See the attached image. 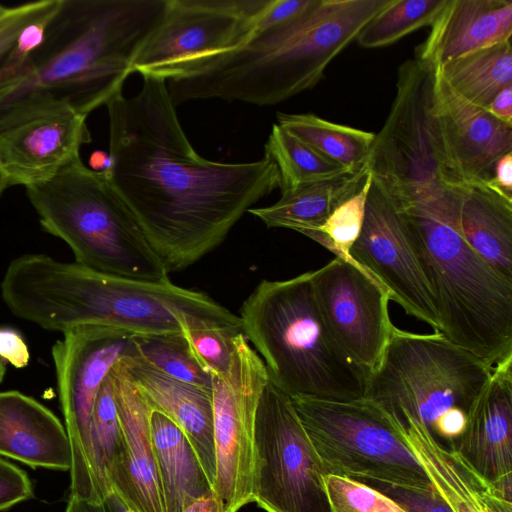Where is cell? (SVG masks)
I'll return each instance as SVG.
<instances>
[{"mask_svg": "<svg viewBox=\"0 0 512 512\" xmlns=\"http://www.w3.org/2000/svg\"><path fill=\"white\" fill-rule=\"evenodd\" d=\"M109 178L168 272L216 248L260 199L279 186L274 161L226 163L200 156L188 140L166 81L143 77L131 97L106 105Z\"/></svg>", "mask_w": 512, "mask_h": 512, "instance_id": "1", "label": "cell"}, {"mask_svg": "<svg viewBox=\"0 0 512 512\" xmlns=\"http://www.w3.org/2000/svg\"><path fill=\"white\" fill-rule=\"evenodd\" d=\"M0 291L12 314L49 331L104 326L131 336L182 334L184 321L242 329L239 316L205 293L170 280L109 275L41 253L13 259Z\"/></svg>", "mask_w": 512, "mask_h": 512, "instance_id": "2", "label": "cell"}, {"mask_svg": "<svg viewBox=\"0 0 512 512\" xmlns=\"http://www.w3.org/2000/svg\"><path fill=\"white\" fill-rule=\"evenodd\" d=\"M396 211L433 296L440 333L492 367L511 357L512 280L463 238L456 186Z\"/></svg>", "mask_w": 512, "mask_h": 512, "instance_id": "3", "label": "cell"}, {"mask_svg": "<svg viewBox=\"0 0 512 512\" xmlns=\"http://www.w3.org/2000/svg\"><path fill=\"white\" fill-rule=\"evenodd\" d=\"M128 47L119 25L80 0H59L41 42L0 85V129L61 109L87 117L123 93Z\"/></svg>", "mask_w": 512, "mask_h": 512, "instance_id": "4", "label": "cell"}, {"mask_svg": "<svg viewBox=\"0 0 512 512\" xmlns=\"http://www.w3.org/2000/svg\"><path fill=\"white\" fill-rule=\"evenodd\" d=\"M312 271L262 280L243 302L242 333L269 380L293 397L349 402L364 398L369 373L340 349L317 308Z\"/></svg>", "mask_w": 512, "mask_h": 512, "instance_id": "5", "label": "cell"}, {"mask_svg": "<svg viewBox=\"0 0 512 512\" xmlns=\"http://www.w3.org/2000/svg\"><path fill=\"white\" fill-rule=\"evenodd\" d=\"M25 189L42 228L69 246L76 263L129 279L170 280L107 171H94L79 159Z\"/></svg>", "mask_w": 512, "mask_h": 512, "instance_id": "6", "label": "cell"}, {"mask_svg": "<svg viewBox=\"0 0 512 512\" xmlns=\"http://www.w3.org/2000/svg\"><path fill=\"white\" fill-rule=\"evenodd\" d=\"M492 366L442 333L418 334L393 326L364 398L393 418H411L453 443L488 384Z\"/></svg>", "mask_w": 512, "mask_h": 512, "instance_id": "7", "label": "cell"}, {"mask_svg": "<svg viewBox=\"0 0 512 512\" xmlns=\"http://www.w3.org/2000/svg\"><path fill=\"white\" fill-rule=\"evenodd\" d=\"M435 69L415 56L400 65L395 98L370 147L372 181L396 210L457 186L433 113Z\"/></svg>", "mask_w": 512, "mask_h": 512, "instance_id": "8", "label": "cell"}, {"mask_svg": "<svg viewBox=\"0 0 512 512\" xmlns=\"http://www.w3.org/2000/svg\"><path fill=\"white\" fill-rule=\"evenodd\" d=\"M291 399L326 474L434 489L404 437L375 403Z\"/></svg>", "mask_w": 512, "mask_h": 512, "instance_id": "9", "label": "cell"}, {"mask_svg": "<svg viewBox=\"0 0 512 512\" xmlns=\"http://www.w3.org/2000/svg\"><path fill=\"white\" fill-rule=\"evenodd\" d=\"M135 353L131 335L104 326L69 329L51 349L71 450L70 495L92 505L101 506L108 498L92 443L96 397L115 363Z\"/></svg>", "mask_w": 512, "mask_h": 512, "instance_id": "10", "label": "cell"}, {"mask_svg": "<svg viewBox=\"0 0 512 512\" xmlns=\"http://www.w3.org/2000/svg\"><path fill=\"white\" fill-rule=\"evenodd\" d=\"M291 397L269 380L257 408L252 502L266 512H336Z\"/></svg>", "mask_w": 512, "mask_h": 512, "instance_id": "11", "label": "cell"}, {"mask_svg": "<svg viewBox=\"0 0 512 512\" xmlns=\"http://www.w3.org/2000/svg\"><path fill=\"white\" fill-rule=\"evenodd\" d=\"M269 382L267 369L243 333L237 335L226 373L212 376L216 481L223 512L252 502L257 408Z\"/></svg>", "mask_w": 512, "mask_h": 512, "instance_id": "12", "label": "cell"}, {"mask_svg": "<svg viewBox=\"0 0 512 512\" xmlns=\"http://www.w3.org/2000/svg\"><path fill=\"white\" fill-rule=\"evenodd\" d=\"M270 0H166L158 25L133 61L134 73L154 77L174 65L233 50L254 34Z\"/></svg>", "mask_w": 512, "mask_h": 512, "instance_id": "13", "label": "cell"}, {"mask_svg": "<svg viewBox=\"0 0 512 512\" xmlns=\"http://www.w3.org/2000/svg\"><path fill=\"white\" fill-rule=\"evenodd\" d=\"M321 317L343 353L370 373L381 361L392 332L386 289L352 261L335 257L312 271Z\"/></svg>", "mask_w": 512, "mask_h": 512, "instance_id": "14", "label": "cell"}, {"mask_svg": "<svg viewBox=\"0 0 512 512\" xmlns=\"http://www.w3.org/2000/svg\"><path fill=\"white\" fill-rule=\"evenodd\" d=\"M351 261L372 275L406 314L441 332L433 296L404 235L397 211L373 183Z\"/></svg>", "mask_w": 512, "mask_h": 512, "instance_id": "15", "label": "cell"}, {"mask_svg": "<svg viewBox=\"0 0 512 512\" xmlns=\"http://www.w3.org/2000/svg\"><path fill=\"white\" fill-rule=\"evenodd\" d=\"M86 118L61 109L1 128L0 171L9 186L46 182L81 159V147L92 140Z\"/></svg>", "mask_w": 512, "mask_h": 512, "instance_id": "16", "label": "cell"}, {"mask_svg": "<svg viewBox=\"0 0 512 512\" xmlns=\"http://www.w3.org/2000/svg\"><path fill=\"white\" fill-rule=\"evenodd\" d=\"M433 113L446 167L456 183L487 180L512 152V126L456 93L435 69Z\"/></svg>", "mask_w": 512, "mask_h": 512, "instance_id": "17", "label": "cell"}, {"mask_svg": "<svg viewBox=\"0 0 512 512\" xmlns=\"http://www.w3.org/2000/svg\"><path fill=\"white\" fill-rule=\"evenodd\" d=\"M451 447L494 488L512 489V356L494 366L463 433Z\"/></svg>", "mask_w": 512, "mask_h": 512, "instance_id": "18", "label": "cell"}, {"mask_svg": "<svg viewBox=\"0 0 512 512\" xmlns=\"http://www.w3.org/2000/svg\"><path fill=\"white\" fill-rule=\"evenodd\" d=\"M114 396L124 437L123 478L111 496L123 509L166 512L151 434V406L120 359L112 367Z\"/></svg>", "mask_w": 512, "mask_h": 512, "instance_id": "19", "label": "cell"}, {"mask_svg": "<svg viewBox=\"0 0 512 512\" xmlns=\"http://www.w3.org/2000/svg\"><path fill=\"white\" fill-rule=\"evenodd\" d=\"M153 410L172 420L194 449L210 482L216 481L212 390L168 377L134 355L120 358Z\"/></svg>", "mask_w": 512, "mask_h": 512, "instance_id": "20", "label": "cell"}, {"mask_svg": "<svg viewBox=\"0 0 512 512\" xmlns=\"http://www.w3.org/2000/svg\"><path fill=\"white\" fill-rule=\"evenodd\" d=\"M511 35V0H446L415 57L437 68Z\"/></svg>", "mask_w": 512, "mask_h": 512, "instance_id": "21", "label": "cell"}, {"mask_svg": "<svg viewBox=\"0 0 512 512\" xmlns=\"http://www.w3.org/2000/svg\"><path fill=\"white\" fill-rule=\"evenodd\" d=\"M0 455L34 468H71L69 439L61 421L16 390L0 391Z\"/></svg>", "mask_w": 512, "mask_h": 512, "instance_id": "22", "label": "cell"}, {"mask_svg": "<svg viewBox=\"0 0 512 512\" xmlns=\"http://www.w3.org/2000/svg\"><path fill=\"white\" fill-rule=\"evenodd\" d=\"M456 190L463 238L498 274L512 280V200L484 180L461 183Z\"/></svg>", "mask_w": 512, "mask_h": 512, "instance_id": "23", "label": "cell"}, {"mask_svg": "<svg viewBox=\"0 0 512 512\" xmlns=\"http://www.w3.org/2000/svg\"><path fill=\"white\" fill-rule=\"evenodd\" d=\"M388 417L421 463L435 490L453 512H485L480 497L484 480L453 449L444 447L416 420Z\"/></svg>", "mask_w": 512, "mask_h": 512, "instance_id": "24", "label": "cell"}, {"mask_svg": "<svg viewBox=\"0 0 512 512\" xmlns=\"http://www.w3.org/2000/svg\"><path fill=\"white\" fill-rule=\"evenodd\" d=\"M368 175L365 165L330 179L282 191L274 204L251 208L248 212L268 228H287L305 235L320 227L341 203L358 192Z\"/></svg>", "mask_w": 512, "mask_h": 512, "instance_id": "25", "label": "cell"}, {"mask_svg": "<svg viewBox=\"0 0 512 512\" xmlns=\"http://www.w3.org/2000/svg\"><path fill=\"white\" fill-rule=\"evenodd\" d=\"M152 440L166 512H182L213 492L203 467L182 430L166 415L150 414Z\"/></svg>", "mask_w": 512, "mask_h": 512, "instance_id": "26", "label": "cell"}, {"mask_svg": "<svg viewBox=\"0 0 512 512\" xmlns=\"http://www.w3.org/2000/svg\"><path fill=\"white\" fill-rule=\"evenodd\" d=\"M436 70L461 97L485 108L501 90L512 86L511 40L455 58Z\"/></svg>", "mask_w": 512, "mask_h": 512, "instance_id": "27", "label": "cell"}, {"mask_svg": "<svg viewBox=\"0 0 512 512\" xmlns=\"http://www.w3.org/2000/svg\"><path fill=\"white\" fill-rule=\"evenodd\" d=\"M277 124L323 156L349 170L367 165L375 134L311 113H277Z\"/></svg>", "mask_w": 512, "mask_h": 512, "instance_id": "28", "label": "cell"}, {"mask_svg": "<svg viewBox=\"0 0 512 512\" xmlns=\"http://www.w3.org/2000/svg\"><path fill=\"white\" fill-rule=\"evenodd\" d=\"M264 148V155L277 167L281 192L351 171L318 153L277 123L273 124Z\"/></svg>", "mask_w": 512, "mask_h": 512, "instance_id": "29", "label": "cell"}, {"mask_svg": "<svg viewBox=\"0 0 512 512\" xmlns=\"http://www.w3.org/2000/svg\"><path fill=\"white\" fill-rule=\"evenodd\" d=\"M92 443L99 475L109 499L121 485L124 468V437L111 373L103 381L96 397Z\"/></svg>", "mask_w": 512, "mask_h": 512, "instance_id": "30", "label": "cell"}, {"mask_svg": "<svg viewBox=\"0 0 512 512\" xmlns=\"http://www.w3.org/2000/svg\"><path fill=\"white\" fill-rule=\"evenodd\" d=\"M446 0H392L360 30L355 40L363 48L391 45L416 30L431 26Z\"/></svg>", "mask_w": 512, "mask_h": 512, "instance_id": "31", "label": "cell"}, {"mask_svg": "<svg viewBox=\"0 0 512 512\" xmlns=\"http://www.w3.org/2000/svg\"><path fill=\"white\" fill-rule=\"evenodd\" d=\"M135 355L175 380L212 390V377L195 359L182 334L132 336Z\"/></svg>", "mask_w": 512, "mask_h": 512, "instance_id": "32", "label": "cell"}, {"mask_svg": "<svg viewBox=\"0 0 512 512\" xmlns=\"http://www.w3.org/2000/svg\"><path fill=\"white\" fill-rule=\"evenodd\" d=\"M371 185L372 177L369 172L358 192L341 203L320 227L304 236L319 243L335 257L351 261L350 251L364 224Z\"/></svg>", "mask_w": 512, "mask_h": 512, "instance_id": "33", "label": "cell"}, {"mask_svg": "<svg viewBox=\"0 0 512 512\" xmlns=\"http://www.w3.org/2000/svg\"><path fill=\"white\" fill-rule=\"evenodd\" d=\"M195 359L211 375H222L228 370L235 339L242 329L219 325H181Z\"/></svg>", "mask_w": 512, "mask_h": 512, "instance_id": "34", "label": "cell"}, {"mask_svg": "<svg viewBox=\"0 0 512 512\" xmlns=\"http://www.w3.org/2000/svg\"><path fill=\"white\" fill-rule=\"evenodd\" d=\"M325 483L336 512H404L393 500L356 479L326 474Z\"/></svg>", "mask_w": 512, "mask_h": 512, "instance_id": "35", "label": "cell"}, {"mask_svg": "<svg viewBox=\"0 0 512 512\" xmlns=\"http://www.w3.org/2000/svg\"><path fill=\"white\" fill-rule=\"evenodd\" d=\"M59 0L34 1L7 7L0 16V69L12 56L23 30L53 13Z\"/></svg>", "mask_w": 512, "mask_h": 512, "instance_id": "36", "label": "cell"}, {"mask_svg": "<svg viewBox=\"0 0 512 512\" xmlns=\"http://www.w3.org/2000/svg\"><path fill=\"white\" fill-rule=\"evenodd\" d=\"M393 500L404 512H453L434 489H417L371 479H356Z\"/></svg>", "mask_w": 512, "mask_h": 512, "instance_id": "37", "label": "cell"}, {"mask_svg": "<svg viewBox=\"0 0 512 512\" xmlns=\"http://www.w3.org/2000/svg\"><path fill=\"white\" fill-rule=\"evenodd\" d=\"M33 496L32 483L27 474L0 458V512Z\"/></svg>", "mask_w": 512, "mask_h": 512, "instance_id": "38", "label": "cell"}, {"mask_svg": "<svg viewBox=\"0 0 512 512\" xmlns=\"http://www.w3.org/2000/svg\"><path fill=\"white\" fill-rule=\"evenodd\" d=\"M311 0H270L260 16L255 31H262L282 25L304 11Z\"/></svg>", "mask_w": 512, "mask_h": 512, "instance_id": "39", "label": "cell"}, {"mask_svg": "<svg viewBox=\"0 0 512 512\" xmlns=\"http://www.w3.org/2000/svg\"><path fill=\"white\" fill-rule=\"evenodd\" d=\"M0 357L15 368H24L30 360L28 346L21 333L11 327H0Z\"/></svg>", "mask_w": 512, "mask_h": 512, "instance_id": "40", "label": "cell"}, {"mask_svg": "<svg viewBox=\"0 0 512 512\" xmlns=\"http://www.w3.org/2000/svg\"><path fill=\"white\" fill-rule=\"evenodd\" d=\"M485 183L503 197L512 200V152L500 157L494 165L492 176Z\"/></svg>", "mask_w": 512, "mask_h": 512, "instance_id": "41", "label": "cell"}, {"mask_svg": "<svg viewBox=\"0 0 512 512\" xmlns=\"http://www.w3.org/2000/svg\"><path fill=\"white\" fill-rule=\"evenodd\" d=\"M485 109L498 120L512 126V86L501 90Z\"/></svg>", "mask_w": 512, "mask_h": 512, "instance_id": "42", "label": "cell"}, {"mask_svg": "<svg viewBox=\"0 0 512 512\" xmlns=\"http://www.w3.org/2000/svg\"><path fill=\"white\" fill-rule=\"evenodd\" d=\"M481 502L485 512H512V501L501 496L495 488L483 482L480 489Z\"/></svg>", "mask_w": 512, "mask_h": 512, "instance_id": "43", "label": "cell"}, {"mask_svg": "<svg viewBox=\"0 0 512 512\" xmlns=\"http://www.w3.org/2000/svg\"><path fill=\"white\" fill-rule=\"evenodd\" d=\"M182 512H223V508L216 494L210 492L192 502Z\"/></svg>", "mask_w": 512, "mask_h": 512, "instance_id": "44", "label": "cell"}, {"mask_svg": "<svg viewBox=\"0 0 512 512\" xmlns=\"http://www.w3.org/2000/svg\"><path fill=\"white\" fill-rule=\"evenodd\" d=\"M65 512H108V509L106 504L96 506L69 495Z\"/></svg>", "mask_w": 512, "mask_h": 512, "instance_id": "45", "label": "cell"}, {"mask_svg": "<svg viewBox=\"0 0 512 512\" xmlns=\"http://www.w3.org/2000/svg\"><path fill=\"white\" fill-rule=\"evenodd\" d=\"M89 165L90 168L94 171H108L111 166L109 153L107 154L103 151L93 152L90 156Z\"/></svg>", "mask_w": 512, "mask_h": 512, "instance_id": "46", "label": "cell"}, {"mask_svg": "<svg viewBox=\"0 0 512 512\" xmlns=\"http://www.w3.org/2000/svg\"><path fill=\"white\" fill-rule=\"evenodd\" d=\"M9 186V183L5 176L0 171V195L6 190Z\"/></svg>", "mask_w": 512, "mask_h": 512, "instance_id": "47", "label": "cell"}, {"mask_svg": "<svg viewBox=\"0 0 512 512\" xmlns=\"http://www.w3.org/2000/svg\"><path fill=\"white\" fill-rule=\"evenodd\" d=\"M6 374V362L0 357V383L3 381Z\"/></svg>", "mask_w": 512, "mask_h": 512, "instance_id": "48", "label": "cell"}, {"mask_svg": "<svg viewBox=\"0 0 512 512\" xmlns=\"http://www.w3.org/2000/svg\"><path fill=\"white\" fill-rule=\"evenodd\" d=\"M7 6L0 4V16L5 12Z\"/></svg>", "mask_w": 512, "mask_h": 512, "instance_id": "49", "label": "cell"}, {"mask_svg": "<svg viewBox=\"0 0 512 512\" xmlns=\"http://www.w3.org/2000/svg\"><path fill=\"white\" fill-rule=\"evenodd\" d=\"M124 512H135V511L129 510V509H124Z\"/></svg>", "mask_w": 512, "mask_h": 512, "instance_id": "50", "label": "cell"}]
</instances>
